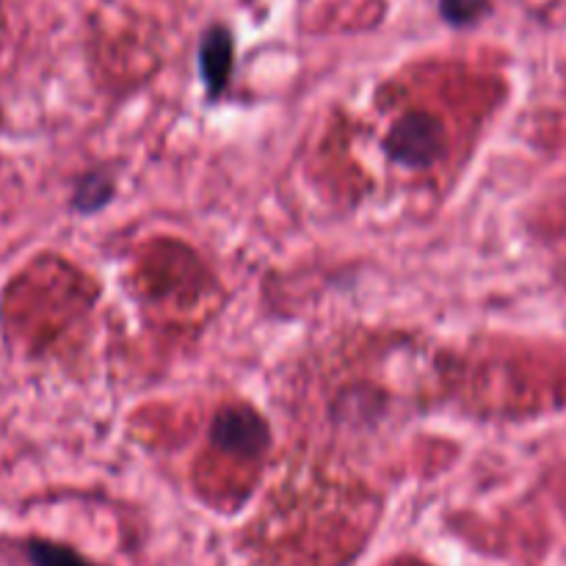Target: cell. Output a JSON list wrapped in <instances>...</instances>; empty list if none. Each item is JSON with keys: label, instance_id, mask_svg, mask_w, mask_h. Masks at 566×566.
I'll use <instances>...</instances> for the list:
<instances>
[{"label": "cell", "instance_id": "obj_4", "mask_svg": "<svg viewBox=\"0 0 566 566\" xmlns=\"http://www.w3.org/2000/svg\"><path fill=\"white\" fill-rule=\"evenodd\" d=\"M25 556L31 566H94L77 551H72V547L59 545V542H50V539L28 542Z\"/></svg>", "mask_w": 566, "mask_h": 566}, {"label": "cell", "instance_id": "obj_2", "mask_svg": "<svg viewBox=\"0 0 566 566\" xmlns=\"http://www.w3.org/2000/svg\"><path fill=\"white\" fill-rule=\"evenodd\" d=\"M210 442L224 453L258 459L269 451L271 429L252 407H224L210 423Z\"/></svg>", "mask_w": 566, "mask_h": 566}, {"label": "cell", "instance_id": "obj_6", "mask_svg": "<svg viewBox=\"0 0 566 566\" xmlns=\"http://www.w3.org/2000/svg\"><path fill=\"white\" fill-rule=\"evenodd\" d=\"M492 9V0H440V14L448 25L470 28L484 20Z\"/></svg>", "mask_w": 566, "mask_h": 566}, {"label": "cell", "instance_id": "obj_3", "mask_svg": "<svg viewBox=\"0 0 566 566\" xmlns=\"http://www.w3.org/2000/svg\"><path fill=\"white\" fill-rule=\"evenodd\" d=\"M197 66L199 77L205 83L208 99H219L227 92L232 77V66H235V39L227 25H210L199 39L197 50Z\"/></svg>", "mask_w": 566, "mask_h": 566}, {"label": "cell", "instance_id": "obj_5", "mask_svg": "<svg viewBox=\"0 0 566 566\" xmlns=\"http://www.w3.org/2000/svg\"><path fill=\"white\" fill-rule=\"evenodd\" d=\"M111 193H114V180L105 171H92L77 182L72 208L81 213H97L105 202H111Z\"/></svg>", "mask_w": 566, "mask_h": 566}, {"label": "cell", "instance_id": "obj_1", "mask_svg": "<svg viewBox=\"0 0 566 566\" xmlns=\"http://www.w3.org/2000/svg\"><path fill=\"white\" fill-rule=\"evenodd\" d=\"M385 149L398 166L423 169L434 164L446 149V127L426 111H409L390 127Z\"/></svg>", "mask_w": 566, "mask_h": 566}]
</instances>
